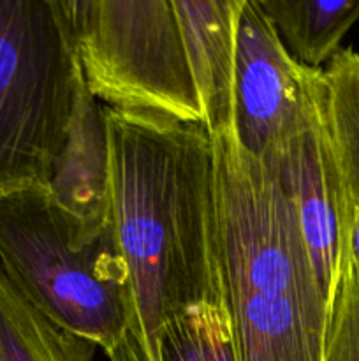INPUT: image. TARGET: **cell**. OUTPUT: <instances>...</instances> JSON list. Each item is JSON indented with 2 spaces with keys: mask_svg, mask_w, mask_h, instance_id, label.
Returning <instances> with one entry per match:
<instances>
[{
  "mask_svg": "<svg viewBox=\"0 0 359 361\" xmlns=\"http://www.w3.org/2000/svg\"><path fill=\"white\" fill-rule=\"evenodd\" d=\"M292 200L315 275L327 305L333 303L348 257L347 204L327 118L324 69L308 71V92L296 129L264 157Z\"/></svg>",
  "mask_w": 359,
  "mask_h": 361,
  "instance_id": "8992f818",
  "label": "cell"
},
{
  "mask_svg": "<svg viewBox=\"0 0 359 361\" xmlns=\"http://www.w3.org/2000/svg\"><path fill=\"white\" fill-rule=\"evenodd\" d=\"M347 245H348V257L354 267L355 275L359 281V207L354 208V212L348 217V236H347Z\"/></svg>",
  "mask_w": 359,
  "mask_h": 361,
  "instance_id": "5bb4252c",
  "label": "cell"
},
{
  "mask_svg": "<svg viewBox=\"0 0 359 361\" xmlns=\"http://www.w3.org/2000/svg\"><path fill=\"white\" fill-rule=\"evenodd\" d=\"M104 115L129 331L157 361L169 321L197 305L225 307L217 154L201 123L113 108Z\"/></svg>",
  "mask_w": 359,
  "mask_h": 361,
  "instance_id": "6da1fadb",
  "label": "cell"
},
{
  "mask_svg": "<svg viewBox=\"0 0 359 361\" xmlns=\"http://www.w3.org/2000/svg\"><path fill=\"white\" fill-rule=\"evenodd\" d=\"M289 55L322 69L359 21V0H259Z\"/></svg>",
  "mask_w": 359,
  "mask_h": 361,
  "instance_id": "30bf717a",
  "label": "cell"
},
{
  "mask_svg": "<svg viewBox=\"0 0 359 361\" xmlns=\"http://www.w3.org/2000/svg\"><path fill=\"white\" fill-rule=\"evenodd\" d=\"M324 361H359V281L351 257L341 267L331 303Z\"/></svg>",
  "mask_w": 359,
  "mask_h": 361,
  "instance_id": "4fadbf2b",
  "label": "cell"
},
{
  "mask_svg": "<svg viewBox=\"0 0 359 361\" xmlns=\"http://www.w3.org/2000/svg\"><path fill=\"white\" fill-rule=\"evenodd\" d=\"M46 190L77 221L92 226L113 224L111 159L104 106L88 90L84 78L77 88L65 145Z\"/></svg>",
  "mask_w": 359,
  "mask_h": 361,
  "instance_id": "9c48e42d",
  "label": "cell"
},
{
  "mask_svg": "<svg viewBox=\"0 0 359 361\" xmlns=\"http://www.w3.org/2000/svg\"><path fill=\"white\" fill-rule=\"evenodd\" d=\"M81 80L62 0H0V196L48 189Z\"/></svg>",
  "mask_w": 359,
  "mask_h": 361,
  "instance_id": "277c9868",
  "label": "cell"
},
{
  "mask_svg": "<svg viewBox=\"0 0 359 361\" xmlns=\"http://www.w3.org/2000/svg\"><path fill=\"white\" fill-rule=\"evenodd\" d=\"M95 349L28 302L0 264V361H94Z\"/></svg>",
  "mask_w": 359,
  "mask_h": 361,
  "instance_id": "8fae6325",
  "label": "cell"
},
{
  "mask_svg": "<svg viewBox=\"0 0 359 361\" xmlns=\"http://www.w3.org/2000/svg\"><path fill=\"white\" fill-rule=\"evenodd\" d=\"M213 145L236 361H324L329 305L294 203L273 164L239 147L234 133Z\"/></svg>",
  "mask_w": 359,
  "mask_h": 361,
  "instance_id": "7a4b0ae2",
  "label": "cell"
},
{
  "mask_svg": "<svg viewBox=\"0 0 359 361\" xmlns=\"http://www.w3.org/2000/svg\"><path fill=\"white\" fill-rule=\"evenodd\" d=\"M310 67L296 62L259 0H241L236 51L234 137L264 157L299 123Z\"/></svg>",
  "mask_w": 359,
  "mask_h": 361,
  "instance_id": "52a82bcc",
  "label": "cell"
},
{
  "mask_svg": "<svg viewBox=\"0 0 359 361\" xmlns=\"http://www.w3.org/2000/svg\"><path fill=\"white\" fill-rule=\"evenodd\" d=\"M88 90L123 111L203 126L172 0H62Z\"/></svg>",
  "mask_w": 359,
  "mask_h": 361,
  "instance_id": "5b68a950",
  "label": "cell"
},
{
  "mask_svg": "<svg viewBox=\"0 0 359 361\" xmlns=\"http://www.w3.org/2000/svg\"><path fill=\"white\" fill-rule=\"evenodd\" d=\"M0 264L42 314L104 353L129 331V274L113 224L77 221L46 189L0 196Z\"/></svg>",
  "mask_w": 359,
  "mask_h": 361,
  "instance_id": "3957f363",
  "label": "cell"
},
{
  "mask_svg": "<svg viewBox=\"0 0 359 361\" xmlns=\"http://www.w3.org/2000/svg\"><path fill=\"white\" fill-rule=\"evenodd\" d=\"M210 136L234 133L236 51L241 0H172Z\"/></svg>",
  "mask_w": 359,
  "mask_h": 361,
  "instance_id": "ba28073f",
  "label": "cell"
},
{
  "mask_svg": "<svg viewBox=\"0 0 359 361\" xmlns=\"http://www.w3.org/2000/svg\"><path fill=\"white\" fill-rule=\"evenodd\" d=\"M106 355L109 361H151L130 331ZM157 361H236L227 309L206 303L169 321L158 337Z\"/></svg>",
  "mask_w": 359,
  "mask_h": 361,
  "instance_id": "7c38bea8",
  "label": "cell"
}]
</instances>
